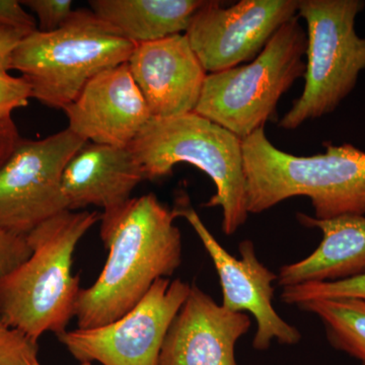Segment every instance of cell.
<instances>
[{"instance_id":"obj_23","label":"cell","mask_w":365,"mask_h":365,"mask_svg":"<svg viewBox=\"0 0 365 365\" xmlns=\"http://www.w3.org/2000/svg\"><path fill=\"white\" fill-rule=\"evenodd\" d=\"M31 253L26 237L0 228V282L21 266Z\"/></svg>"},{"instance_id":"obj_15","label":"cell","mask_w":365,"mask_h":365,"mask_svg":"<svg viewBox=\"0 0 365 365\" xmlns=\"http://www.w3.org/2000/svg\"><path fill=\"white\" fill-rule=\"evenodd\" d=\"M143 181V170L129 148L86 143L67 163L62 190L69 211L96 206L106 212L130 200Z\"/></svg>"},{"instance_id":"obj_4","label":"cell","mask_w":365,"mask_h":365,"mask_svg":"<svg viewBox=\"0 0 365 365\" xmlns=\"http://www.w3.org/2000/svg\"><path fill=\"white\" fill-rule=\"evenodd\" d=\"M144 181L173 174L177 163L202 170L215 184V195L205 207L222 209V230L232 235L246 223V180L242 139L195 112L168 119H153L128 146Z\"/></svg>"},{"instance_id":"obj_24","label":"cell","mask_w":365,"mask_h":365,"mask_svg":"<svg viewBox=\"0 0 365 365\" xmlns=\"http://www.w3.org/2000/svg\"><path fill=\"white\" fill-rule=\"evenodd\" d=\"M0 26L21 29L34 32L38 30L37 21L21 1L0 0Z\"/></svg>"},{"instance_id":"obj_3","label":"cell","mask_w":365,"mask_h":365,"mask_svg":"<svg viewBox=\"0 0 365 365\" xmlns=\"http://www.w3.org/2000/svg\"><path fill=\"white\" fill-rule=\"evenodd\" d=\"M97 211H64L28 235L30 257L0 282V321L38 343L74 318L81 288L72 272L78 242L101 222Z\"/></svg>"},{"instance_id":"obj_10","label":"cell","mask_w":365,"mask_h":365,"mask_svg":"<svg viewBox=\"0 0 365 365\" xmlns=\"http://www.w3.org/2000/svg\"><path fill=\"white\" fill-rule=\"evenodd\" d=\"M172 212L176 218H185L193 227L212 260L222 289V306L254 316L257 322L255 349H268L274 340L283 345L297 344L302 334L273 307V282L277 281V274L259 260L254 242L247 240L240 244L239 259L225 251L192 206L186 190H178Z\"/></svg>"},{"instance_id":"obj_26","label":"cell","mask_w":365,"mask_h":365,"mask_svg":"<svg viewBox=\"0 0 365 365\" xmlns=\"http://www.w3.org/2000/svg\"><path fill=\"white\" fill-rule=\"evenodd\" d=\"M20 139L18 127L13 119L0 120V167L11 155Z\"/></svg>"},{"instance_id":"obj_25","label":"cell","mask_w":365,"mask_h":365,"mask_svg":"<svg viewBox=\"0 0 365 365\" xmlns=\"http://www.w3.org/2000/svg\"><path fill=\"white\" fill-rule=\"evenodd\" d=\"M30 33L32 32L9 26H0V71H11L14 50Z\"/></svg>"},{"instance_id":"obj_22","label":"cell","mask_w":365,"mask_h":365,"mask_svg":"<svg viewBox=\"0 0 365 365\" xmlns=\"http://www.w3.org/2000/svg\"><path fill=\"white\" fill-rule=\"evenodd\" d=\"M30 98L32 88L26 78L0 71V120L11 119L13 112L28 106Z\"/></svg>"},{"instance_id":"obj_2","label":"cell","mask_w":365,"mask_h":365,"mask_svg":"<svg viewBox=\"0 0 365 365\" xmlns=\"http://www.w3.org/2000/svg\"><path fill=\"white\" fill-rule=\"evenodd\" d=\"M323 145L324 153L297 157L275 148L264 128L242 139L249 215L306 196L317 220L365 215V151L350 143Z\"/></svg>"},{"instance_id":"obj_27","label":"cell","mask_w":365,"mask_h":365,"mask_svg":"<svg viewBox=\"0 0 365 365\" xmlns=\"http://www.w3.org/2000/svg\"><path fill=\"white\" fill-rule=\"evenodd\" d=\"M30 365H42L40 364L39 360H38V357H34V359L30 360ZM81 365H91L90 362H85V364H81Z\"/></svg>"},{"instance_id":"obj_9","label":"cell","mask_w":365,"mask_h":365,"mask_svg":"<svg viewBox=\"0 0 365 365\" xmlns=\"http://www.w3.org/2000/svg\"><path fill=\"white\" fill-rule=\"evenodd\" d=\"M191 284L162 278L121 318L91 329H76L57 336L81 364L158 365L165 335L188 297Z\"/></svg>"},{"instance_id":"obj_13","label":"cell","mask_w":365,"mask_h":365,"mask_svg":"<svg viewBox=\"0 0 365 365\" xmlns=\"http://www.w3.org/2000/svg\"><path fill=\"white\" fill-rule=\"evenodd\" d=\"M250 327L249 314L225 309L193 283L165 335L158 365H237L235 345Z\"/></svg>"},{"instance_id":"obj_17","label":"cell","mask_w":365,"mask_h":365,"mask_svg":"<svg viewBox=\"0 0 365 365\" xmlns=\"http://www.w3.org/2000/svg\"><path fill=\"white\" fill-rule=\"evenodd\" d=\"M206 0H91V11L134 44L186 33Z\"/></svg>"},{"instance_id":"obj_20","label":"cell","mask_w":365,"mask_h":365,"mask_svg":"<svg viewBox=\"0 0 365 365\" xmlns=\"http://www.w3.org/2000/svg\"><path fill=\"white\" fill-rule=\"evenodd\" d=\"M39 345L0 321V365H30Z\"/></svg>"},{"instance_id":"obj_16","label":"cell","mask_w":365,"mask_h":365,"mask_svg":"<svg viewBox=\"0 0 365 365\" xmlns=\"http://www.w3.org/2000/svg\"><path fill=\"white\" fill-rule=\"evenodd\" d=\"M297 218L304 227L319 228L323 239L307 258L280 268L277 274L279 287L333 282L365 272V215L317 220L297 213Z\"/></svg>"},{"instance_id":"obj_18","label":"cell","mask_w":365,"mask_h":365,"mask_svg":"<svg viewBox=\"0 0 365 365\" xmlns=\"http://www.w3.org/2000/svg\"><path fill=\"white\" fill-rule=\"evenodd\" d=\"M318 317L335 349L365 365V300L321 299L297 307Z\"/></svg>"},{"instance_id":"obj_7","label":"cell","mask_w":365,"mask_h":365,"mask_svg":"<svg viewBox=\"0 0 365 365\" xmlns=\"http://www.w3.org/2000/svg\"><path fill=\"white\" fill-rule=\"evenodd\" d=\"M364 7L362 0H299L297 16L307 26L304 88L280 128L292 130L330 114L354 90L365 69V37L355 31Z\"/></svg>"},{"instance_id":"obj_19","label":"cell","mask_w":365,"mask_h":365,"mask_svg":"<svg viewBox=\"0 0 365 365\" xmlns=\"http://www.w3.org/2000/svg\"><path fill=\"white\" fill-rule=\"evenodd\" d=\"M280 297L284 304L294 307L321 299L365 300V272L344 280L307 283L297 287H285L283 288Z\"/></svg>"},{"instance_id":"obj_5","label":"cell","mask_w":365,"mask_h":365,"mask_svg":"<svg viewBox=\"0 0 365 365\" xmlns=\"http://www.w3.org/2000/svg\"><path fill=\"white\" fill-rule=\"evenodd\" d=\"M134 47L91 9H76L53 32L28 34L14 50L11 69L30 83L33 98L63 111L91 78L126 63Z\"/></svg>"},{"instance_id":"obj_12","label":"cell","mask_w":365,"mask_h":365,"mask_svg":"<svg viewBox=\"0 0 365 365\" xmlns=\"http://www.w3.org/2000/svg\"><path fill=\"white\" fill-rule=\"evenodd\" d=\"M63 112L69 130L86 143L123 148L151 119L127 62L91 78Z\"/></svg>"},{"instance_id":"obj_1","label":"cell","mask_w":365,"mask_h":365,"mask_svg":"<svg viewBox=\"0 0 365 365\" xmlns=\"http://www.w3.org/2000/svg\"><path fill=\"white\" fill-rule=\"evenodd\" d=\"M172 209L155 194L135 197L101 216L108 259L98 279L78 294V328L107 325L128 313L155 281L182 263V235Z\"/></svg>"},{"instance_id":"obj_8","label":"cell","mask_w":365,"mask_h":365,"mask_svg":"<svg viewBox=\"0 0 365 365\" xmlns=\"http://www.w3.org/2000/svg\"><path fill=\"white\" fill-rule=\"evenodd\" d=\"M86 143L68 128L42 139L21 137L0 167V228L26 237L68 210L62 177Z\"/></svg>"},{"instance_id":"obj_14","label":"cell","mask_w":365,"mask_h":365,"mask_svg":"<svg viewBox=\"0 0 365 365\" xmlns=\"http://www.w3.org/2000/svg\"><path fill=\"white\" fill-rule=\"evenodd\" d=\"M127 64L151 118L195 111L207 73L185 34L136 44Z\"/></svg>"},{"instance_id":"obj_6","label":"cell","mask_w":365,"mask_h":365,"mask_svg":"<svg viewBox=\"0 0 365 365\" xmlns=\"http://www.w3.org/2000/svg\"><path fill=\"white\" fill-rule=\"evenodd\" d=\"M307 32L288 21L248 64L207 74L195 113L245 139L276 116L280 98L306 73Z\"/></svg>"},{"instance_id":"obj_21","label":"cell","mask_w":365,"mask_h":365,"mask_svg":"<svg viewBox=\"0 0 365 365\" xmlns=\"http://www.w3.org/2000/svg\"><path fill=\"white\" fill-rule=\"evenodd\" d=\"M21 2L34 14L40 32L57 30L73 13V1L71 0H24Z\"/></svg>"},{"instance_id":"obj_11","label":"cell","mask_w":365,"mask_h":365,"mask_svg":"<svg viewBox=\"0 0 365 365\" xmlns=\"http://www.w3.org/2000/svg\"><path fill=\"white\" fill-rule=\"evenodd\" d=\"M299 0H242L225 9L206 0L192 18L187 39L206 73L253 61L275 33L297 16Z\"/></svg>"}]
</instances>
